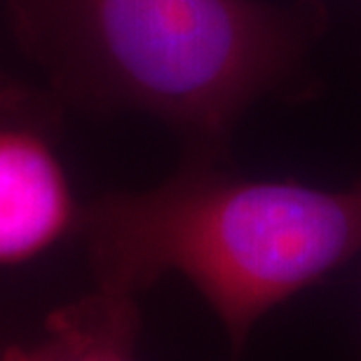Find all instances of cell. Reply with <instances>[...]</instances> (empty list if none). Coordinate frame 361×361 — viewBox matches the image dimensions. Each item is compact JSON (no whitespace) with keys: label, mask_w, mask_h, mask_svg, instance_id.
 <instances>
[{"label":"cell","mask_w":361,"mask_h":361,"mask_svg":"<svg viewBox=\"0 0 361 361\" xmlns=\"http://www.w3.org/2000/svg\"><path fill=\"white\" fill-rule=\"evenodd\" d=\"M24 14L73 97L162 120L207 160L261 101L310 97L329 26L324 0H31Z\"/></svg>","instance_id":"obj_1"},{"label":"cell","mask_w":361,"mask_h":361,"mask_svg":"<svg viewBox=\"0 0 361 361\" xmlns=\"http://www.w3.org/2000/svg\"><path fill=\"white\" fill-rule=\"evenodd\" d=\"M0 361H38V352L35 350H7Z\"/></svg>","instance_id":"obj_5"},{"label":"cell","mask_w":361,"mask_h":361,"mask_svg":"<svg viewBox=\"0 0 361 361\" xmlns=\"http://www.w3.org/2000/svg\"><path fill=\"white\" fill-rule=\"evenodd\" d=\"M139 324L136 295L97 288L49 317L38 361H134Z\"/></svg>","instance_id":"obj_4"},{"label":"cell","mask_w":361,"mask_h":361,"mask_svg":"<svg viewBox=\"0 0 361 361\" xmlns=\"http://www.w3.org/2000/svg\"><path fill=\"white\" fill-rule=\"evenodd\" d=\"M80 221L59 157L40 134L0 125V265L54 247Z\"/></svg>","instance_id":"obj_3"},{"label":"cell","mask_w":361,"mask_h":361,"mask_svg":"<svg viewBox=\"0 0 361 361\" xmlns=\"http://www.w3.org/2000/svg\"><path fill=\"white\" fill-rule=\"evenodd\" d=\"M78 228L99 288L136 295L180 274L240 355L263 314L361 254V178L326 190L190 157L150 190L101 195Z\"/></svg>","instance_id":"obj_2"}]
</instances>
